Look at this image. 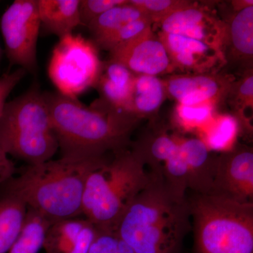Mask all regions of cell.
<instances>
[{"label": "cell", "instance_id": "11", "mask_svg": "<svg viewBox=\"0 0 253 253\" xmlns=\"http://www.w3.org/2000/svg\"><path fill=\"white\" fill-rule=\"evenodd\" d=\"M96 230L85 217L54 221L46 230L42 249L45 253H88Z\"/></svg>", "mask_w": 253, "mask_h": 253}, {"label": "cell", "instance_id": "3", "mask_svg": "<svg viewBox=\"0 0 253 253\" xmlns=\"http://www.w3.org/2000/svg\"><path fill=\"white\" fill-rule=\"evenodd\" d=\"M44 96L61 157L101 158L126 149L135 123L133 116L86 107L58 91Z\"/></svg>", "mask_w": 253, "mask_h": 253}, {"label": "cell", "instance_id": "12", "mask_svg": "<svg viewBox=\"0 0 253 253\" xmlns=\"http://www.w3.org/2000/svg\"><path fill=\"white\" fill-rule=\"evenodd\" d=\"M176 139L181 154L187 165L189 189L196 194H210L215 174L217 158L211 156L202 139Z\"/></svg>", "mask_w": 253, "mask_h": 253}, {"label": "cell", "instance_id": "23", "mask_svg": "<svg viewBox=\"0 0 253 253\" xmlns=\"http://www.w3.org/2000/svg\"><path fill=\"white\" fill-rule=\"evenodd\" d=\"M230 36L231 42L241 54H253V6L248 5L233 18Z\"/></svg>", "mask_w": 253, "mask_h": 253}, {"label": "cell", "instance_id": "9", "mask_svg": "<svg viewBox=\"0 0 253 253\" xmlns=\"http://www.w3.org/2000/svg\"><path fill=\"white\" fill-rule=\"evenodd\" d=\"M210 194L242 204L253 203L252 150L237 148L217 158L215 174Z\"/></svg>", "mask_w": 253, "mask_h": 253}, {"label": "cell", "instance_id": "34", "mask_svg": "<svg viewBox=\"0 0 253 253\" xmlns=\"http://www.w3.org/2000/svg\"><path fill=\"white\" fill-rule=\"evenodd\" d=\"M1 59H2V50H1V46H0V67H1Z\"/></svg>", "mask_w": 253, "mask_h": 253}, {"label": "cell", "instance_id": "25", "mask_svg": "<svg viewBox=\"0 0 253 253\" xmlns=\"http://www.w3.org/2000/svg\"><path fill=\"white\" fill-rule=\"evenodd\" d=\"M162 172L165 182L169 189L177 196L186 197V191L189 189V173L179 146L177 151L163 164Z\"/></svg>", "mask_w": 253, "mask_h": 253}, {"label": "cell", "instance_id": "26", "mask_svg": "<svg viewBox=\"0 0 253 253\" xmlns=\"http://www.w3.org/2000/svg\"><path fill=\"white\" fill-rule=\"evenodd\" d=\"M178 116L181 124L186 129H192L206 124L212 116V109L207 104L183 106L178 108Z\"/></svg>", "mask_w": 253, "mask_h": 253}, {"label": "cell", "instance_id": "15", "mask_svg": "<svg viewBox=\"0 0 253 253\" xmlns=\"http://www.w3.org/2000/svg\"><path fill=\"white\" fill-rule=\"evenodd\" d=\"M28 208L14 195L5 192L0 197V253H8L19 237Z\"/></svg>", "mask_w": 253, "mask_h": 253}, {"label": "cell", "instance_id": "28", "mask_svg": "<svg viewBox=\"0 0 253 253\" xmlns=\"http://www.w3.org/2000/svg\"><path fill=\"white\" fill-rule=\"evenodd\" d=\"M129 3L140 9L151 19L155 16L162 19L173 11L181 9L179 6L184 4L169 0H133Z\"/></svg>", "mask_w": 253, "mask_h": 253}, {"label": "cell", "instance_id": "7", "mask_svg": "<svg viewBox=\"0 0 253 253\" xmlns=\"http://www.w3.org/2000/svg\"><path fill=\"white\" fill-rule=\"evenodd\" d=\"M101 71L96 45L81 35L73 34L59 39L48 68L58 92L73 99L96 85Z\"/></svg>", "mask_w": 253, "mask_h": 253}, {"label": "cell", "instance_id": "1", "mask_svg": "<svg viewBox=\"0 0 253 253\" xmlns=\"http://www.w3.org/2000/svg\"><path fill=\"white\" fill-rule=\"evenodd\" d=\"M149 179L118 221V236L135 253H179L192 229L187 196L169 189L162 171Z\"/></svg>", "mask_w": 253, "mask_h": 253}, {"label": "cell", "instance_id": "33", "mask_svg": "<svg viewBox=\"0 0 253 253\" xmlns=\"http://www.w3.org/2000/svg\"><path fill=\"white\" fill-rule=\"evenodd\" d=\"M117 253H135L132 249L118 236Z\"/></svg>", "mask_w": 253, "mask_h": 253}, {"label": "cell", "instance_id": "22", "mask_svg": "<svg viewBox=\"0 0 253 253\" xmlns=\"http://www.w3.org/2000/svg\"><path fill=\"white\" fill-rule=\"evenodd\" d=\"M239 131L235 118L229 116L217 119L205 133L202 139L209 151H231Z\"/></svg>", "mask_w": 253, "mask_h": 253}, {"label": "cell", "instance_id": "30", "mask_svg": "<svg viewBox=\"0 0 253 253\" xmlns=\"http://www.w3.org/2000/svg\"><path fill=\"white\" fill-rule=\"evenodd\" d=\"M26 73L22 68H18L16 71L4 73L0 77V118L2 116L6 99Z\"/></svg>", "mask_w": 253, "mask_h": 253}, {"label": "cell", "instance_id": "24", "mask_svg": "<svg viewBox=\"0 0 253 253\" xmlns=\"http://www.w3.org/2000/svg\"><path fill=\"white\" fill-rule=\"evenodd\" d=\"M151 20L149 16H146L136 21L126 23L117 31L99 40L94 44L102 49L109 50L111 52L120 46L124 45L126 43L149 33Z\"/></svg>", "mask_w": 253, "mask_h": 253}, {"label": "cell", "instance_id": "14", "mask_svg": "<svg viewBox=\"0 0 253 253\" xmlns=\"http://www.w3.org/2000/svg\"><path fill=\"white\" fill-rule=\"evenodd\" d=\"M80 0H38L41 29L59 39L81 26Z\"/></svg>", "mask_w": 253, "mask_h": 253}, {"label": "cell", "instance_id": "27", "mask_svg": "<svg viewBox=\"0 0 253 253\" xmlns=\"http://www.w3.org/2000/svg\"><path fill=\"white\" fill-rule=\"evenodd\" d=\"M123 0H81V26L87 27L91 21L111 8L126 3Z\"/></svg>", "mask_w": 253, "mask_h": 253}, {"label": "cell", "instance_id": "5", "mask_svg": "<svg viewBox=\"0 0 253 253\" xmlns=\"http://www.w3.org/2000/svg\"><path fill=\"white\" fill-rule=\"evenodd\" d=\"M0 147L28 165L49 161L59 150L49 109L38 84L5 105Z\"/></svg>", "mask_w": 253, "mask_h": 253}, {"label": "cell", "instance_id": "13", "mask_svg": "<svg viewBox=\"0 0 253 253\" xmlns=\"http://www.w3.org/2000/svg\"><path fill=\"white\" fill-rule=\"evenodd\" d=\"M162 21L163 33L179 35L203 42L212 46L214 32L217 28L203 10L194 7H184L165 16Z\"/></svg>", "mask_w": 253, "mask_h": 253}, {"label": "cell", "instance_id": "8", "mask_svg": "<svg viewBox=\"0 0 253 253\" xmlns=\"http://www.w3.org/2000/svg\"><path fill=\"white\" fill-rule=\"evenodd\" d=\"M6 57L26 73L38 71L37 44L41 31L38 0H16L0 20Z\"/></svg>", "mask_w": 253, "mask_h": 253}, {"label": "cell", "instance_id": "19", "mask_svg": "<svg viewBox=\"0 0 253 253\" xmlns=\"http://www.w3.org/2000/svg\"><path fill=\"white\" fill-rule=\"evenodd\" d=\"M163 86L156 76L141 75L134 78L132 91L126 114L148 113L158 109L162 102Z\"/></svg>", "mask_w": 253, "mask_h": 253}, {"label": "cell", "instance_id": "32", "mask_svg": "<svg viewBox=\"0 0 253 253\" xmlns=\"http://www.w3.org/2000/svg\"><path fill=\"white\" fill-rule=\"evenodd\" d=\"M240 94L244 97L253 98V77L250 76L241 84L240 86Z\"/></svg>", "mask_w": 253, "mask_h": 253}, {"label": "cell", "instance_id": "4", "mask_svg": "<svg viewBox=\"0 0 253 253\" xmlns=\"http://www.w3.org/2000/svg\"><path fill=\"white\" fill-rule=\"evenodd\" d=\"M146 165L135 151L126 149L92 171L83 200V215L99 229L115 230L118 221L149 179Z\"/></svg>", "mask_w": 253, "mask_h": 253}, {"label": "cell", "instance_id": "21", "mask_svg": "<svg viewBox=\"0 0 253 253\" xmlns=\"http://www.w3.org/2000/svg\"><path fill=\"white\" fill-rule=\"evenodd\" d=\"M179 149L176 138L161 133L154 136L146 144L137 146L133 151L140 156L146 166L152 172L162 171L164 163L169 159Z\"/></svg>", "mask_w": 253, "mask_h": 253}, {"label": "cell", "instance_id": "17", "mask_svg": "<svg viewBox=\"0 0 253 253\" xmlns=\"http://www.w3.org/2000/svg\"><path fill=\"white\" fill-rule=\"evenodd\" d=\"M161 41L167 50L169 58L183 67L195 68L201 59L211 56L212 46L203 42L179 36L163 33Z\"/></svg>", "mask_w": 253, "mask_h": 253}, {"label": "cell", "instance_id": "31", "mask_svg": "<svg viewBox=\"0 0 253 253\" xmlns=\"http://www.w3.org/2000/svg\"><path fill=\"white\" fill-rule=\"evenodd\" d=\"M16 170L14 163L0 147V186L14 177Z\"/></svg>", "mask_w": 253, "mask_h": 253}, {"label": "cell", "instance_id": "6", "mask_svg": "<svg viewBox=\"0 0 253 253\" xmlns=\"http://www.w3.org/2000/svg\"><path fill=\"white\" fill-rule=\"evenodd\" d=\"M188 201L196 253H253V203L211 194Z\"/></svg>", "mask_w": 253, "mask_h": 253}, {"label": "cell", "instance_id": "20", "mask_svg": "<svg viewBox=\"0 0 253 253\" xmlns=\"http://www.w3.org/2000/svg\"><path fill=\"white\" fill-rule=\"evenodd\" d=\"M51 221L28 209L19 237L8 253H38L42 249L46 230Z\"/></svg>", "mask_w": 253, "mask_h": 253}, {"label": "cell", "instance_id": "2", "mask_svg": "<svg viewBox=\"0 0 253 253\" xmlns=\"http://www.w3.org/2000/svg\"><path fill=\"white\" fill-rule=\"evenodd\" d=\"M109 160L61 157L28 165L5 183V192L14 195L51 222L83 215V200L90 173Z\"/></svg>", "mask_w": 253, "mask_h": 253}, {"label": "cell", "instance_id": "18", "mask_svg": "<svg viewBox=\"0 0 253 253\" xmlns=\"http://www.w3.org/2000/svg\"><path fill=\"white\" fill-rule=\"evenodd\" d=\"M147 16L126 1L103 13L87 26L94 42L117 31L126 23Z\"/></svg>", "mask_w": 253, "mask_h": 253}, {"label": "cell", "instance_id": "16", "mask_svg": "<svg viewBox=\"0 0 253 253\" xmlns=\"http://www.w3.org/2000/svg\"><path fill=\"white\" fill-rule=\"evenodd\" d=\"M168 91L183 106L205 104L219 92L215 80L207 76L176 77L168 83Z\"/></svg>", "mask_w": 253, "mask_h": 253}, {"label": "cell", "instance_id": "29", "mask_svg": "<svg viewBox=\"0 0 253 253\" xmlns=\"http://www.w3.org/2000/svg\"><path fill=\"white\" fill-rule=\"evenodd\" d=\"M118 242L116 231L97 228L88 253H117Z\"/></svg>", "mask_w": 253, "mask_h": 253}, {"label": "cell", "instance_id": "10", "mask_svg": "<svg viewBox=\"0 0 253 253\" xmlns=\"http://www.w3.org/2000/svg\"><path fill=\"white\" fill-rule=\"evenodd\" d=\"M110 53L111 61L140 76H156L166 72L170 66V58L162 42L151 37L150 33Z\"/></svg>", "mask_w": 253, "mask_h": 253}]
</instances>
